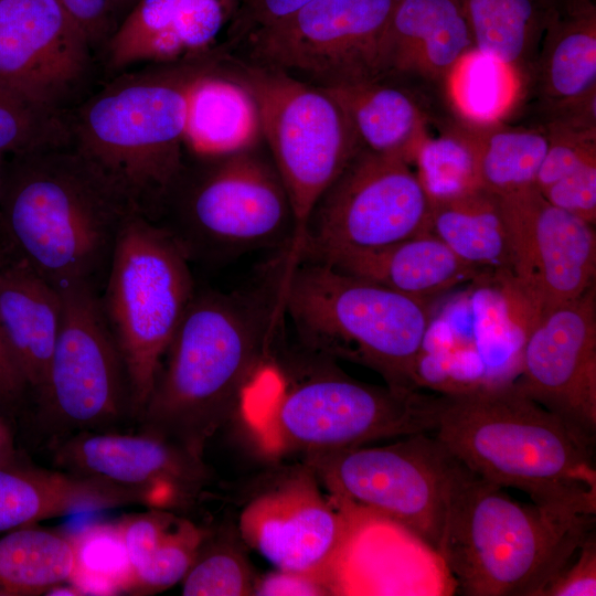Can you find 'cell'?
Here are the masks:
<instances>
[{
	"label": "cell",
	"mask_w": 596,
	"mask_h": 596,
	"mask_svg": "<svg viewBox=\"0 0 596 596\" xmlns=\"http://www.w3.org/2000/svg\"><path fill=\"white\" fill-rule=\"evenodd\" d=\"M439 393L379 386L327 371L289 376L272 356L242 395L240 415L269 455H302L433 433Z\"/></svg>",
	"instance_id": "5"
},
{
	"label": "cell",
	"mask_w": 596,
	"mask_h": 596,
	"mask_svg": "<svg viewBox=\"0 0 596 596\" xmlns=\"http://www.w3.org/2000/svg\"><path fill=\"white\" fill-rule=\"evenodd\" d=\"M138 0H110L114 17L116 18L119 13L123 14V18L126 13L137 3Z\"/></svg>",
	"instance_id": "46"
},
{
	"label": "cell",
	"mask_w": 596,
	"mask_h": 596,
	"mask_svg": "<svg viewBox=\"0 0 596 596\" xmlns=\"http://www.w3.org/2000/svg\"><path fill=\"white\" fill-rule=\"evenodd\" d=\"M4 156L0 155V190H1V181H2V169H3V162H4ZM10 251L7 246L4 235L2 233V226H1V217H0V257L9 254Z\"/></svg>",
	"instance_id": "47"
},
{
	"label": "cell",
	"mask_w": 596,
	"mask_h": 596,
	"mask_svg": "<svg viewBox=\"0 0 596 596\" xmlns=\"http://www.w3.org/2000/svg\"><path fill=\"white\" fill-rule=\"evenodd\" d=\"M254 595H328L324 586L315 577L276 570L262 577L258 576Z\"/></svg>",
	"instance_id": "43"
},
{
	"label": "cell",
	"mask_w": 596,
	"mask_h": 596,
	"mask_svg": "<svg viewBox=\"0 0 596 596\" xmlns=\"http://www.w3.org/2000/svg\"><path fill=\"white\" fill-rule=\"evenodd\" d=\"M61 292L13 254L0 258V326L33 395L41 387L62 321Z\"/></svg>",
	"instance_id": "26"
},
{
	"label": "cell",
	"mask_w": 596,
	"mask_h": 596,
	"mask_svg": "<svg viewBox=\"0 0 596 596\" xmlns=\"http://www.w3.org/2000/svg\"><path fill=\"white\" fill-rule=\"evenodd\" d=\"M236 0H138L105 42L106 66L172 63L210 47Z\"/></svg>",
	"instance_id": "23"
},
{
	"label": "cell",
	"mask_w": 596,
	"mask_h": 596,
	"mask_svg": "<svg viewBox=\"0 0 596 596\" xmlns=\"http://www.w3.org/2000/svg\"><path fill=\"white\" fill-rule=\"evenodd\" d=\"M412 164L429 202L482 188L475 125L451 115L419 143Z\"/></svg>",
	"instance_id": "34"
},
{
	"label": "cell",
	"mask_w": 596,
	"mask_h": 596,
	"mask_svg": "<svg viewBox=\"0 0 596 596\" xmlns=\"http://www.w3.org/2000/svg\"><path fill=\"white\" fill-rule=\"evenodd\" d=\"M430 203L429 232L479 272L509 273L508 233L499 196L481 188Z\"/></svg>",
	"instance_id": "31"
},
{
	"label": "cell",
	"mask_w": 596,
	"mask_h": 596,
	"mask_svg": "<svg viewBox=\"0 0 596 596\" xmlns=\"http://www.w3.org/2000/svg\"><path fill=\"white\" fill-rule=\"evenodd\" d=\"M187 167L156 222L190 262L220 263L258 249H289L291 205L273 163L254 148Z\"/></svg>",
	"instance_id": "8"
},
{
	"label": "cell",
	"mask_w": 596,
	"mask_h": 596,
	"mask_svg": "<svg viewBox=\"0 0 596 596\" xmlns=\"http://www.w3.org/2000/svg\"><path fill=\"white\" fill-rule=\"evenodd\" d=\"M509 252V277L536 315L595 286V225L530 187L499 196Z\"/></svg>",
	"instance_id": "15"
},
{
	"label": "cell",
	"mask_w": 596,
	"mask_h": 596,
	"mask_svg": "<svg viewBox=\"0 0 596 596\" xmlns=\"http://www.w3.org/2000/svg\"><path fill=\"white\" fill-rule=\"evenodd\" d=\"M116 522L134 573V595L181 583L207 532L182 513L159 508L124 514Z\"/></svg>",
	"instance_id": "29"
},
{
	"label": "cell",
	"mask_w": 596,
	"mask_h": 596,
	"mask_svg": "<svg viewBox=\"0 0 596 596\" xmlns=\"http://www.w3.org/2000/svg\"><path fill=\"white\" fill-rule=\"evenodd\" d=\"M87 35L92 46L106 42L116 28L110 0H57Z\"/></svg>",
	"instance_id": "42"
},
{
	"label": "cell",
	"mask_w": 596,
	"mask_h": 596,
	"mask_svg": "<svg viewBox=\"0 0 596 596\" xmlns=\"http://www.w3.org/2000/svg\"><path fill=\"white\" fill-rule=\"evenodd\" d=\"M514 384L588 438L596 437V290L540 315Z\"/></svg>",
	"instance_id": "18"
},
{
	"label": "cell",
	"mask_w": 596,
	"mask_h": 596,
	"mask_svg": "<svg viewBox=\"0 0 596 596\" xmlns=\"http://www.w3.org/2000/svg\"><path fill=\"white\" fill-rule=\"evenodd\" d=\"M535 188L553 205L596 223V126L547 125Z\"/></svg>",
	"instance_id": "32"
},
{
	"label": "cell",
	"mask_w": 596,
	"mask_h": 596,
	"mask_svg": "<svg viewBox=\"0 0 596 596\" xmlns=\"http://www.w3.org/2000/svg\"><path fill=\"white\" fill-rule=\"evenodd\" d=\"M397 0H311L245 43L256 64L320 88L389 74L385 31Z\"/></svg>",
	"instance_id": "14"
},
{
	"label": "cell",
	"mask_w": 596,
	"mask_h": 596,
	"mask_svg": "<svg viewBox=\"0 0 596 596\" xmlns=\"http://www.w3.org/2000/svg\"><path fill=\"white\" fill-rule=\"evenodd\" d=\"M595 514L522 503L458 459L437 553L467 596H542L594 531Z\"/></svg>",
	"instance_id": "4"
},
{
	"label": "cell",
	"mask_w": 596,
	"mask_h": 596,
	"mask_svg": "<svg viewBox=\"0 0 596 596\" xmlns=\"http://www.w3.org/2000/svg\"><path fill=\"white\" fill-rule=\"evenodd\" d=\"M49 449L60 469L142 490L156 508L179 513L199 503L212 481L203 455L143 430L79 432L52 438Z\"/></svg>",
	"instance_id": "16"
},
{
	"label": "cell",
	"mask_w": 596,
	"mask_h": 596,
	"mask_svg": "<svg viewBox=\"0 0 596 596\" xmlns=\"http://www.w3.org/2000/svg\"><path fill=\"white\" fill-rule=\"evenodd\" d=\"M70 145V120L64 111L40 105L0 84V155H23Z\"/></svg>",
	"instance_id": "39"
},
{
	"label": "cell",
	"mask_w": 596,
	"mask_h": 596,
	"mask_svg": "<svg viewBox=\"0 0 596 596\" xmlns=\"http://www.w3.org/2000/svg\"><path fill=\"white\" fill-rule=\"evenodd\" d=\"M260 135L256 102L240 81L199 70L185 92L184 141L204 158L254 148Z\"/></svg>",
	"instance_id": "28"
},
{
	"label": "cell",
	"mask_w": 596,
	"mask_h": 596,
	"mask_svg": "<svg viewBox=\"0 0 596 596\" xmlns=\"http://www.w3.org/2000/svg\"><path fill=\"white\" fill-rule=\"evenodd\" d=\"M311 0H240L230 33L244 42L252 35L280 22Z\"/></svg>",
	"instance_id": "41"
},
{
	"label": "cell",
	"mask_w": 596,
	"mask_h": 596,
	"mask_svg": "<svg viewBox=\"0 0 596 596\" xmlns=\"http://www.w3.org/2000/svg\"><path fill=\"white\" fill-rule=\"evenodd\" d=\"M62 321L44 381L33 395L52 438L110 432L135 417L123 358L104 318L98 294L61 290Z\"/></svg>",
	"instance_id": "12"
},
{
	"label": "cell",
	"mask_w": 596,
	"mask_h": 596,
	"mask_svg": "<svg viewBox=\"0 0 596 596\" xmlns=\"http://www.w3.org/2000/svg\"><path fill=\"white\" fill-rule=\"evenodd\" d=\"M322 89L342 108L363 149L411 164L427 134L455 115L445 87L402 74Z\"/></svg>",
	"instance_id": "21"
},
{
	"label": "cell",
	"mask_w": 596,
	"mask_h": 596,
	"mask_svg": "<svg viewBox=\"0 0 596 596\" xmlns=\"http://www.w3.org/2000/svg\"><path fill=\"white\" fill-rule=\"evenodd\" d=\"M475 49L460 0H397L384 38L387 73L446 88L457 63Z\"/></svg>",
	"instance_id": "25"
},
{
	"label": "cell",
	"mask_w": 596,
	"mask_h": 596,
	"mask_svg": "<svg viewBox=\"0 0 596 596\" xmlns=\"http://www.w3.org/2000/svg\"><path fill=\"white\" fill-rule=\"evenodd\" d=\"M304 459L329 494L404 525L437 552L457 458L432 433L312 451Z\"/></svg>",
	"instance_id": "11"
},
{
	"label": "cell",
	"mask_w": 596,
	"mask_h": 596,
	"mask_svg": "<svg viewBox=\"0 0 596 596\" xmlns=\"http://www.w3.org/2000/svg\"><path fill=\"white\" fill-rule=\"evenodd\" d=\"M129 505L156 508L139 489L63 469L0 466V532L78 512Z\"/></svg>",
	"instance_id": "24"
},
{
	"label": "cell",
	"mask_w": 596,
	"mask_h": 596,
	"mask_svg": "<svg viewBox=\"0 0 596 596\" xmlns=\"http://www.w3.org/2000/svg\"><path fill=\"white\" fill-rule=\"evenodd\" d=\"M281 302L310 351L366 366L391 387L417 389L414 368L429 328L426 299L285 256Z\"/></svg>",
	"instance_id": "6"
},
{
	"label": "cell",
	"mask_w": 596,
	"mask_h": 596,
	"mask_svg": "<svg viewBox=\"0 0 596 596\" xmlns=\"http://www.w3.org/2000/svg\"><path fill=\"white\" fill-rule=\"evenodd\" d=\"M199 70L126 74L68 118L71 146L151 221L185 169V92Z\"/></svg>",
	"instance_id": "7"
},
{
	"label": "cell",
	"mask_w": 596,
	"mask_h": 596,
	"mask_svg": "<svg viewBox=\"0 0 596 596\" xmlns=\"http://www.w3.org/2000/svg\"><path fill=\"white\" fill-rule=\"evenodd\" d=\"M440 394L432 433L461 464L533 502L596 515L595 439L515 384Z\"/></svg>",
	"instance_id": "3"
},
{
	"label": "cell",
	"mask_w": 596,
	"mask_h": 596,
	"mask_svg": "<svg viewBox=\"0 0 596 596\" xmlns=\"http://www.w3.org/2000/svg\"><path fill=\"white\" fill-rule=\"evenodd\" d=\"M596 595V538L592 531L574 558L546 586L542 596Z\"/></svg>",
	"instance_id": "40"
},
{
	"label": "cell",
	"mask_w": 596,
	"mask_h": 596,
	"mask_svg": "<svg viewBox=\"0 0 596 596\" xmlns=\"http://www.w3.org/2000/svg\"><path fill=\"white\" fill-rule=\"evenodd\" d=\"M92 44L57 0H0V84L64 111L92 70Z\"/></svg>",
	"instance_id": "19"
},
{
	"label": "cell",
	"mask_w": 596,
	"mask_h": 596,
	"mask_svg": "<svg viewBox=\"0 0 596 596\" xmlns=\"http://www.w3.org/2000/svg\"><path fill=\"white\" fill-rule=\"evenodd\" d=\"M238 530L207 529L198 555L182 579L184 596L254 595L258 576L243 547Z\"/></svg>",
	"instance_id": "38"
},
{
	"label": "cell",
	"mask_w": 596,
	"mask_h": 596,
	"mask_svg": "<svg viewBox=\"0 0 596 596\" xmlns=\"http://www.w3.org/2000/svg\"><path fill=\"white\" fill-rule=\"evenodd\" d=\"M311 260L422 299L480 275L430 232L384 246L341 251Z\"/></svg>",
	"instance_id": "27"
},
{
	"label": "cell",
	"mask_w": 596,
	"mask_h": 596,
	"mask_svg": "<svg viewBox=\"0 0 596 596\" xmlns=\"http://www.w3.org/2000/svg\"><path fill=\"white\" fill-rule=\"evenodd\" d=\"M72 567L66 532L33 524L0 538V596L45 595L68 581Z\"/></svg>",
	"instance_id": "33"
},
{
	"label": "cell",
	"mask_w": 596,
	"mask_h": 596,
	"mask_svg": "<svg viewBox=\"0 0 596 596\" xmlns=\"http://www.w3.org/2000/svg\"><path fill=\"white\" fill-rule=\"evenodd\" d=\"M320 486L307 465L292 468L247 501L236 528L245 545L276 570L310 575L324 586L323 576L344 534L345 515L339 501Z\"/></svg>",
	"instance_id": "17"
},
{
	"label": "cell",
	"mask_w": 596,
	"mask_h": 596,
	"mask_svg": "<svg viewBox=\"0 0 596 596\" xmlns=\"http://www.w3.org/2000/svg\"><path fill=\"white\" fill-rule=\"evenodd\" d=\"M476 126L482 188L502 196L535 185L549 148L542 128L512 127L502 121Z\"/></svg>",
	"instance_id": "36"
},
{
	"label": "cell",
	"mask_w": 596,
	"mask_h": 596,
	"mask_svg": "<svg viewBox=\"0 0 596 596\" xmlns=\"http://www.w3.org/2000/svg\"><path fill=\"white\" fill-rule=\"evenodd\" d=\"M556 1L560 3V2H562V1H564V0H556Z\"/></svg>",
	"instance_id": "48"
},
{
	"label": "cell",
	"mask_w": 596,
	"mask_h": 596,
	"mask_svg": "<svg viewBox=\"0 0 596 596\" xmlns=\"http://www.w3.org/2000/svg\"><path fill=\"white\" fill-rule=\"evenodd\" d=\"M68 536L73 549L70 584L83 595H134V573L117 522L93 523Z\"/></svg>",
	"instance_id": "37"
},
{
	"label": "cell",
	"mask_w": 596,
	"mask_h": 596,
	"mask_svg": "<svg viewBox=\"0 0 596 596\" xmlns=\"http://www.w3.org/2000/svg\"><path fill=\"white\" fill-rule=\"evenodd\" d=\"M240 81L256 102L260 135L291 205L295 232L287 254L294 257L318 200L362 147L324 89L258 64Z\"/></svg>",
	"instance_id": "10"
},
{
	"label": "cell",
	"mask_w": 596,
	"mask_h": 596,
	"mask_svg": "<svg viewBox=\"0 0 596 596\" xmlns=\"http://www.w3.org/2000/svg\"><path fill=\"white\" fill-rule=\"evenodd\" d=\"M13 439L2 418H0V466L12 464Z\"/></svg>",
	"instance_id": "45"
},
{
	"label": "cell",
	"mask_w": 596,
	"mask_h": 596,
	"mask_svg": "<svg viewBox=\"0 0 596 596\" xmlns=\"http://www.w3.org/2000/svg\"><path fill=\"white\" fill-rule=\"evenodd\" d=\"M334 498L345 530L323 576L329 595L456 594L444 560L421 538L375 511Z\"/></svg>",
	"instance_id": "20"
},
{
	"label": "cell",
	"mask_w": 596,
	"mask_h": 596,
	"mask_svg": "<svg viewBox=\"0 0 596 596\" xmlns=\"http://www.w3.org/2000/svg\"><path fill=\"white\" fill-rule=\"evenodd\" d=\"M129 199L71 145L8 156L0 190L7 246L58 291H102Z\"/></svg>",
	"instance_id": "2"
},
{
	"label": "cell",
	"mask_w": 596,
	"mask_h": 596,
	"mask_svg": "<svg viewBox=\"0 0 596 596\" xmlns=\"http://www.w3.org/2000/svg\"><path fill=\"white\" fill-rule=\"evenodd\" d=\"M195 290L190 260L178 243L156 222L134 214L119 235L98 299L126 368L137 419Z\"/></svg>",
	"instance_id": "9"
},
{
	"label": "cell",
	"mask_w": 596,
	"mask_h": 596,
	"mask_svg": "<svg viewBox=\"0 0 596 596\" xmlns=\"http://www.w3.org/2000/svg\"><path fill=\"white\" fill-rule=\"evenodd\" d=\"M411 166L361 148L318 200L290 259H318L428 233L430 203Z\"/></svg>",
	"instance_id": "13"
},
{
	"label": "cell",
	"mask_w": 596,
	"mask_h": 596,
	"mask_svg": "<svg viewBox=\"0 0 596 596\" xmlns=\"http://www.w3.org/2000/svg\"><path fill=\"white\" fill-rule=\"evenodd\" d=\"M475 49L508 65L522 89L536 60L556 0H460Z\"/></svg>",
	"instance_id": "30"
},
{
	"label": "cell",
	"mask_w": 596,
	"mask_h": 596,
	"mask_svg": "<svg viewBox=\"0 0 596 596\" xmlns=\"http://www.w3.org/2000/svg\"><path fill=\"white\" fill-rule=\"evenodd\" d=\"M284 267L272 287L195 290L138 417L140 430L203 455L240 409L245 387L272 358L283 316Z\"/></svg>",
	"instance_id": "1"
},
{
	"label": "cell",
	"mask_w": 596,
	"mask_h": 596,
	"mask_svg": "<svg viewBox=\"0 0 596 596\" xmlns=\"http://www.w3.org/2000/svg\"><path fill=\"white\" fill-rule=\"evenodd\" d=\"M26 393L25 382L11 355L0 326V401L13 403Z\"/></svg>",
	"instance_id": "44"
},
{
	"label": "cell",
	"mask_w": 596,
	"mask_h": 596,
	"mask_svg": "<svg viewBox=\"0 0 596 596\" xmlns=\"http://www.w3.org/2000/svg\"><path fill=\"white\" fill-rule=\"evenodd\" d=\"M446 95L456 116L471 125L485 126L502 121L521 100L522 86L508 65L472 49L448 76Z\"/></svg>",
	"instance_id": "35"
},
{
	"label": "cell",
	"mask_w": 596,
	"mask_h": 596,
	"mask_svg": "<svg viewBox=\"0 0 596 596\" xmlns=\"http://www.w3.org/2000/svg\"><path fill=\"white\" fill-rule=\"evenodd\" d=\"M535 97L543 125L596 114V1L560 2L522 95Z\"/></svg>",
	"instance_id": "22"
}]
</instances>
